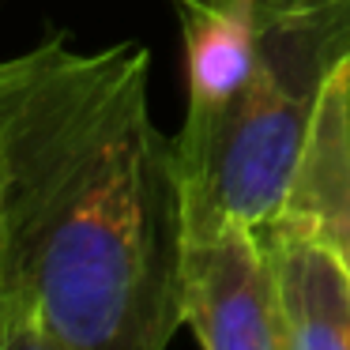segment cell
Returning <instances> with one entry per match:
<instances>
[{"label":"cell","instance_id":"2","mask_svg":"<svg viewBox=\"0 0 350 350\" xmlns=\"http://www.w3.org/2000/svg\"><path fill=\"white\" fill-rule=\"evenodd\" d=\"M256 12L245 87L219 117L174 136L185 234L279 219L327 79L350 64V0H256Z\"/></svg>","mask_w":350,"mask_h":350},{"label":"cell","instance_id":"3","mask_svg":"<svg viewBox=\"0 0 350 350\" xmlns=\"http://www.w3.org/2000/svg\"><path fill=\"white\" fill-rule=\"evenodd\" d=\"M185 324L200 350H290L267 249L256 226L185 234Z\"/></svg>","mask_w":350,"mask_h":350},{"label":"cell","instance_id":"7","mask_svg":"<svg viewBox=\"0 0 350 350\" xmlns=\"http://www.w3.org/2000/svg\"><path fill=\"white\" fill-rule=\"evenodd\" d=\"M12 72H16V57H12V61H0V106H4V94H8ZM12 301H16V297L8 294V279H4V256H0V320L8 317Z\"/></svg>","mask_w":350,"mask_h":350},{"label":"cell","instance_id":"1","mask_svg":"<svg viewBox=\"0 0 350 350\" xmlns=\"http://www.w3.org/2000/svg\"><path fill=\"white\" fill-rule=\"evenodd\" d=\"M151 53L64 38L16 57L0 106V256L61 350H170L185 324V200L151 117Z\"/></svg>","mask_w":350,"mask_h":350},{"label":"cell","instance_id":"5","mask_svg":"<svg viewBox=\"0 0 350 350\" xmlns=\"http://www.w3.org/2000/svg\"><path fill=\"white\" fill-rule=\"evenodd\" d=\"M279 215L301 222L350 275V64L327 79Z\"/></svg>","mask_w":350,"mask_h":350},{"label":"cell","instance_id":"6","mask_svg":"<svg viewBox=\"0 0 350 350\" xmlns=\"http://www.w3.org/2000/svg\"><path fill=\"white\" fill-rule=\"evenodd\" d=\"M0 350H61V342L49 335V327L38 320V312L16 297L8 317L0 320Z\"/></svg>","mask_w":350,"mask_h":350},{"label":"cell","instance_id":"4","mask_svg":"<svg viewBox=\"0 0 350 350\" xmlns=\"http://www.w3.org/2000/svg\"><path fill=\"white\" fill-rule=\"evenodd\" d=\"M256 234L275 271L290 350H350V275L342 264L286 215Z\"/></svg>","mask_w":350,"mask_h":350}]
</instances>
